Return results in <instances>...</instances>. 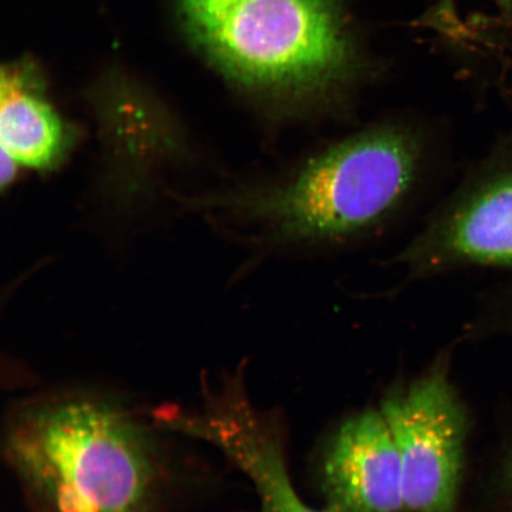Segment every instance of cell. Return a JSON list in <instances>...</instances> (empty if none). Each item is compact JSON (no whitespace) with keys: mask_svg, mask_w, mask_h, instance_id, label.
Listing matches in <instances>:
<instances>
[{"mask_svg":"<svg viewBox=\"0 0 512 512\" xmlns=\"http://www.w3.org/2000/svg\"><path fill=\"white\" fill-rule=\"evenodd\" d=\"M489 318L491 331L512 336V284L492 299Z\"/></svg>","mask_w":512,"mask_h":512,"instance_id":"cell-9","label":"cell"},{"mask_svg":"<svg viewBox=\"0 0 512 512\" xmlns=\"http://www.w3.org/2000/svg\"><path fill=\"white\" fill-rule=\"evenodd\" d=\"M399 262L415 277L469 267L512 272V140L470 172Z\"/></svg>","mask_w":512,"mask_h":512,"instance_id":"cell-5","label":"cell"},{"mask_svg":"<svg viewBox=\"0 0 512 512\" xmlns=\"http://www.w3.org/2000/svg\"><path fill=\"white\" fill-rule=\"evenodd\" d=\"M499 485H501L502 494L512 511V445L509 446L502 459Z\"/></svg>","mask_w":512,"mask_h":512,"instance_id":"cell-10","label":"cell"},{"mask_svg":"<svg viewBox=\"0 0 512 512\" xmlns=\"http://www.w3.org/2000/svg\"><path fill=\"white\" fill-rule=\"evenodd\" d=\"M322 486L329 512H401L398 448L382 412L352 416L326 448Z\"/></svg>","mask_w":512,"mask_h":512,"instance_id":"cell-6","label":"cell"},{"mask_svg":"<svg viewBox=\"0 0 512 512\" xmlns=\"http://www.w3.org/2000/svg\"><path fill=\"white\" fill-rule=\"evenodd\" d=\"M194 46L285 117L334 108L354 81V51L332 0H179Z\"/></svg>","mask_w":512,"mask_h":512,"instance_id":"cell-3","label":"cell"},{"mask_svg":"<svg viewBox=\"0 0 512 512\" xmlns=\"http://www.w3.org/2000/svg\"><path fill=\"white\" fill-rule=\"evenodd\" d=\"M5 457L40 512H158L168 472L152 428L113 396L72 390L11 413Z\"/></svg>","mask_w":512,"mask_h":512,"instance_id":"cell-1","label":"cell"},{"mask_svg":"<svg viewBox=\"0 0 512 512\" xmlns=\"http://www.w3.org/2000/svg\"><path fill=\"white\" fill-rule=\"evenodd\" d=\"M16 165L14 159H12L10 156L6 155L5 152H3L2 155V185L5 187L6 184H9L12 181V178L15 176L16 172Z\"/></svg>","mask_w":512,"mask_h":512,"instance_id":"cell-11","label":"cell"},{"mask_svg":"<svg viewBox=\"0 0 512 512\" xmlns=\"http://www.w3.org/2000/svg\"><path fill=\"white\" fill-rule=\"evenodd\" d=\"M427 149L413 127L370 125L320 147L236 201L275 246L322 251L380 233L424 181Z\"/></svg>","mask_w":512,"mask_h":512,"instance_id":"cell-2","label":"cell"},{"mask_svg":"<svg viewBox=\"0 0 512 512\" xmlns=\"http://www.w3.org/2000/svg\"><path fill=\"white\" fill-rule=\"evenodd\" d=\"M245 473L258 495L259 512H320L304 503L294 490L283 451L256 454L249 460Z\"/></svg>","mask_w":512,"mask_h":512,"instance_id":"cell-8","label":"cell"},{"mask_svg":"<svg viewBox=\"0 0 512 512\" xmlns=\"http://www.w3.org/2000/svg\"><path fill=\"white\" fill-rule=\"evenodd\" d=\"M381 412L398 448L406 509L454 512L470 426L448 380L446 360L409 386L392 390Z\"/></svg>","mask_w":512,"mask_h":512,"instance_id":"cell-4","label":"cell"},{"mask_svg":"<svg viewBox=\"0 0 512 512\" xmlns=\"http://www.w3.org/2000/svg\"><path fill=\"white\" fill-rule=\"evenodd\" d=\"M2 150L17 164L54 168L66 156L73 133L44 96L29 67H4L0 82Z\"/></svg>","mask_w":512,"mask_h":512,"instance_id":"cell-7","label":"cell"}]
</instances>
